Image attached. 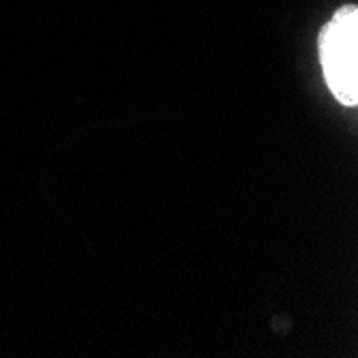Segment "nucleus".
I'll return each instance as SVG.
<instances>
[{
	"mask_svg": "<svg viewBox=\"0 0 358 358\" xmlns=\"http://www.w3.org/2000/svg\"><path fill=\"white\" fill-rule=\"evenodd\" d=\"M320 60L329 88L343 106L358 103V11L343 7L320 35Z\"/></svg>",
	"mask_w": 358,
	"mask_h": 358,
	"instance_id": "f257e3e1",
	"label": "nucleus"
}]
</instances>
